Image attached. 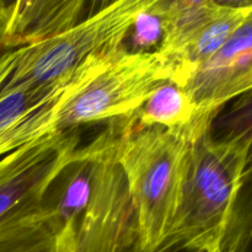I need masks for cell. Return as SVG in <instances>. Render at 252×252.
I'll return each mask as SVG.
<instances>
[{"mask_svg": "<svg viewBox=\"0 0 252 252\" xmlns=\"http://www.w3.org/2000/svg\"><path fill=\"white\" fill-rule=\"evenodd\" d=\"M177 81L176 66L158 51L129 52L122 47L80 90L20 121L0 139V158L54 133L129 117L159 86Z\"/></svg>", "mask_w": 252, "mask_h": 252, "instance_id": "1", "label": "cell"}, {"mask_svg": "<svg viewBox=\"0 0 252 252\" xmlns=\"http://www.w3.org/2000/svg\"><path fill=\"white\" fill-rule=\"evenodd\" d=\"M196 121L184 129L140 128L117 120L116 159L125 176L142 245L161 248L181 202L193 140L209 127Z\"/></svg>", "mask_w": 252, "mask_h": 252, "instance_id": "2", "label": "cell"}, {"mask_svg": "<svg viewBox=\"0 0 252 252\" xmlns=\"http://www.w3.org/2000/svg\"><path fill=\"white\" fill-rule=\"evenodd\" d=\"M208 128L192 143L181 202L161 248L217 252L223 245L243 182L246 147L212 139Z\"/></svg>", "mask_w": 252, "mask_h": 252, "instance_id": "3", "label": "cell"}, {"mask_svg": "<svg viewBox=\"0 0 252 252\" xmlns=\"http://www.w3.org/2000/svg\"><path fill=\"white\" fill-rule=\"evenodd\" d=\"M154 0H118L66 31L0 56V83L6 88L43 86L73 74L96 54L122 48L137 17Z\"/></svg>", "mask_w": 252, "mask_h": 252, "instance_id": "4", "label": "cell"}, {"mask_svg": "<svg viewBox=\"0 0 252 252\" xmlns=\"http://www.w3.org/2000/svg\"><path fill=\"white\" fill-rule=\"evenodd\" d=\"M113 128L91 142V193L62 252H203L177 248L149 251L142 245L125 176L116 159Z\"/></svg>", "mask_w": 252, "mask_h": 252, "instance_id": "5", "label": "cell"}, {"mask_svg": "<svg viewBox=\"0 0 252 252\" xmlns=\"http://www.w3.org/2000/svg\"><path fill=\"white\" fill-rule=\"evenodd\" d=\"M76 129L34 140L0 159V226L44 202L49 187L80 157Z\"/></svg>", "mask_w": 252, "mask_h": 252, "instance_id": "6", "label": "cell"}, {"mask_svg": "<svg viewBox=\"0 0 252 252\" xmlns=\"http://www.w3.org/2000/svg\"><path fill=\"white\" fill-rule=\"evenodd\" d=\"M182 89L196 106L197 120L203 121H211L225 103L252 90V11Z\"/></svg>", "mask_w": 252, "mask_h": 252, "instance_id": "7", "label": "cell"}, {"mask_svg": "<svg viewBox=\"0 0 252 252\" xmlns=\"http://www.w3.org/2000/svg\"><path fill=\"white\" fill-rule=\"evenodd\" d=\"M84 0L0 1V41L7 49L32 46L85 19Z\"/></svg>", "mask_w": 252, "mask_h": 252, "instance_id": "8", "label": "cell"}, {"mask_svg": "<svg viewBox=\"0 0 252 252\" xmlns=\"http://www.w3.org/2000/svg\"><path fill=\"white\" fill-rule=\"evenodd\" d=\"M208 132L214 140H235L246 147L243 182L220 249L224 251L245 231L252 220V90L219 108L212 117Z\"/></svg>", "mask_w": 252, "mask_h": 252, "instance_id": "9", "label": "cell"}, {"mask_svg": "<svg viewBox=\"0 0 252 252\" xmlns=\"http://www.w3.org/2000/svg\"><path fill=\"white\" fill-rule=\"evenodd\" d=\"M118 51L120 49L91 57L73 74L58 83L16 88H6L0 84V139L33 111L58 102L80 90L111 63Z\"/></svg>", "mask_w": 252, "mask_h": 252, "instance_id": "10", "label": "cell"}, {"mask_svg": "<svg viewBox=\"0 0 252 252\" xmlns=\"http://www.w3.org/2000/svg\"><path fill=\"white\" fill-rule=\"evenodd\" d=\"M71 230L62 229L44 199L0 226V252H62Z\"/></svg>", "mask_w": 252, "mask_h": 252, "instance_id": "11", "label": "cell"}, {"mask_svg": "<svg viewBox=\"0 0 252 252\" xmlns=\"http://www.w3.org/2000/svg\"><path fill=\"white\" fill-rule=\"evenodd\" d=\"M224 6L225 2L213 0H158L162 36L157 51L174 63L177 54L223 11Z\"/></svg>", "mask_w": 252, "mask_h": 252, "instance_id": "12", "label": "cell"}, {"mask_svg": "<svg viewBox=\"0 0 252 252\" xmlns=\"http://www.w3.org/2000/svg\"><path fill=\"white\" fill-rule=\"evenodd\" d=\"M251 11L252 1L225 2L223 11L207 24L174 59L180 88H184L193 71L207 63L229 41Z\"/></svg>", "mask_w": 252, "mask_h": 252, "instance_id": "13", "label": "cell"}, {"mask_svg": "<svg viewBox=\"0 0 252 252\" xmlns=\"http://www.w3.org/2000/svg\"><path fill=\"white\" fill-rule=\"evenodd\" d=\"M132 120L140 128L184 129L197 120V108L184 89L174 83H166L159 86L133 113Z\"/></svg>", "mask_w": 252, "mask_h": 252, "instance_id": "14", "label": "cell"}, {"mask_svg": "<svg viewBox=\"0 0 252 252\" xmlns=\"http://www.w3.org/2000/svg\"><path fill=\"white\" fill-rule=\"evenodd\" d=\"M157 1L158 0H154V2L137 17L130 29L128 36H130L133 49L129 52H152L150 48L157 46L158 49L159 47L162 29L161 19L157 9Z\"/></svg>", "mask_w": 252, "mask_h": 252, "instance_id": "15", "label": "cell"}, {"mask_svg": "<svg viewBox=\"0 0 252 252\" xmlns=\"http://www.w3.org/2000/svg\"><path fill=\"white\" fill-rule=\"evenodd\" d=\"M221 252H252V220L243 234Z\"/></svg>", "mask_w": 252, "mask_h": 252, "instance_id": "16", "label": "cell"}, {"mask_svg": "<svg viewBox=\"0 0 252 252\" xmlns=\"http://www.w3.org/2000/svg\"><path fill=\"white\" fill-rule=\"evenodd\" d=\"M6 51H9V49H7L6 47H5V44L2 43L1 41H0V56H1V54L4 53V52H6Z\"/></svg>", "mask_w": 252, "mask_h": 252, "instance_id": "17", "label": "cell"}, {"mask_svg": "<svg viewBox=\"0 0 252 252\" xmlns=\"http://www.w3.org/2000/svg\"><path fill=\"white\" fill-rule=\"evenodd\" d=\"M217 252H221V251H217Z\"/></svg>", "mask_w": 252, "mask_h": 252, "instance_id": "18", "label": "cell"}]
</instances>
